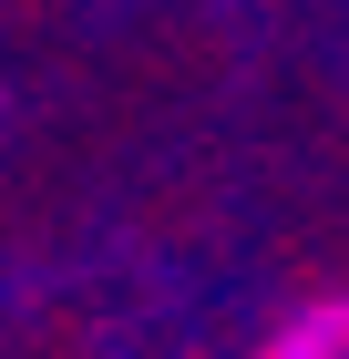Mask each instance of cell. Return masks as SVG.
Wrapping results in <instances>:
<instances>
[{"label":"cell","instance_id":"1","mask_svg":"<svg viewBox=\"0 0 349 359\" xmlns=\"http://www.w3.org/2000/svg\"><path fill=\"white\" fill-rule=\"evenodd\" d=\"M257 359H349V298H298Z\"/></svg>","mask_w":349,"mask_h":359}]
</instances>
